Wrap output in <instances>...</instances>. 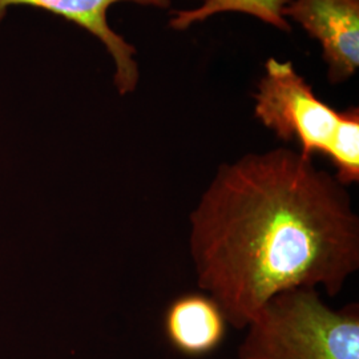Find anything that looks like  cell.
I'll use <instances>...</instances> for the list:
<instances>
[{
  "label": "cell",
  "mask_w": 359,
  "mask_h": 359,
  "mask_svg": "<svg viewBox=\"0 0 359 359\" xmlns=\"http://www.w3.org/2000/svg\"><path fill=\"white\" fill-rule=\"evenodd\" d=\"M198 287L231 327L293 289L342 292L359 269V217L346 187L290 148L218 167L189 216Z\"/></svg>",
  "instance_id": "obj_1"
},
{
  "label": "cell",
  "mask_w": 359,
  "mask_h": 359,
  "mask_svg": "<svg viewBox=\"0 0 359 359\" xmlns=\"http://www.w3.org/2000/svg\"><path fill=\"white\" fill-rule=\"evenodd\" d=\"M255 116L280 140L299 152L326 156L342 185L359 181V109L337 111L322 102L292 62L269 57L253 93Z\"/></svg>",
  "instance_id": "obj_2"
},
{
  "label": "cell",
  "mask_w": 359,
  "mask_h": 359,
  "mask_svg": "<svg viewBox=\"0 0 359 359\" xmlns=\"http://www.w3.org/2000/svg\"><path fill=\"white\" fill-rule=\"evenodd\" d=\"M244 330L238 359H359L358 305L332 309L316 289L276 295Z\"/></svg>",
  "instance_id": "obj_3"
},
{
  "label": "cell",
  "mask_w": 359,
  "mask_h": 359,
  "mask_svg": "<svg viewBox=\"0 0 359 359\" xmlns=\"http://www.w3.org/2000/svg\"><path fill=\"white\" fill-rule=\"evenodd\" d=\"M283 15L320 43L330 84H342L357 74L359 0H292Z\"/></svg>",
  "instance_id": "obj_4"
},
{
  "label": "cell",
  "mask_w": 359,
  "mask_h": 359,
  "mask_svg": "<svg viewBox=\"0 0 359 359\" xmlns=\"http://www.w3.org/2000/svg\"><path fill=\"white\" fill-rule=\"evenodd\" d=\"M120 1H130L167 10L172 0H0V22L6 11L13 6H29L65 18V20L84 28L99 39L115 62V86L120 95H128L136 90L140 72L135 59L136 50L132 44L108 25L107 13L111 6Z\"/></svg>",
  "instance_id": "obj_5"
},
{
  "label": "cell",
  "mask_w": 359,
  "mask_h": 359,
  "mask_svg": "<svg viewBox=\"0 0 359 359\" xmlns=\"http://www.w3.org/2000/svg\"><path fill=\"white\" fill-rule=\"evenodd\" d=\"M228 322L217 302L208 294L192 293L170 302L164 316L168 341L187 357H204L222 344Z\"/></svg>",
  "instance_id": "obj_6"
},
{
  "label": "cell",
  "mask_w": 359,
  "mask_h": 359,
  "mask_svg": "<svg viewBox=\"0 0 359 359\" xmlns=\"http://www.w3.org/2000/svg\"><path fill=\"white\" fill-rule=\"evenodd\" d=\"M201 4L192 10L172 11L169 26L176 31L205 22L219 13H244L253 16L268 26L283 32H292V25L283 18V10L292 0H200Z\"/></svg>",
  "instance_id": "obj_7"
}]
</instances>
